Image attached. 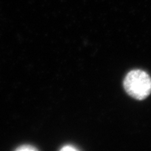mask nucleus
<instances>
[{
	"label": "nucleus",
	"mask_w": 151,
	"mask_h": 151,
	"mask_svg": "<svg viewBox=\"0 0 151 151\" xmlns=\"http://www.w3.org/2000/svg\"><path fill=\"white\" fill-rule=\"evenodd\" d=\"M16 150L18 151H33V150H37V149L33 145H23L21 146H19Z\"/></svg>",
	"instance_id": "2"
},
{
	"label": "nucleus",
	"mask_w": 151,
	"mask_h": 151,
	"mask_svg": "<svg viewBox=\"0 0 151 151\" xmlns=\"http://www.w3.org/2000/svg\"><path fill=\"white\" fill-rule=\"evenodd\" d=\"M124 86L130 96L136 100H144L151 93V78L144 70H131L126 76Z\"/></svg>",
	"instance_id": "1"
},
{
	"label": "nucleus",
	"mask_w": 151,
	"mask_h": 151,
	"mask_svg": "<svg viewBox=\"0 0 151 151\" xmlns=\"http://www.w3.org/2000/svg\"><path fill=\"white\" fill-rule=\"evenodd\" d=\"M78 149L74 147V146L73 145H65L64 147L61 149V150H77Z\"/></svg>",
	"instance_id": "3"
}]
</instances>
